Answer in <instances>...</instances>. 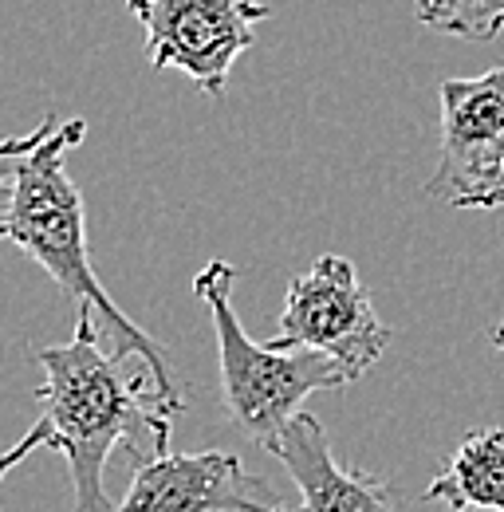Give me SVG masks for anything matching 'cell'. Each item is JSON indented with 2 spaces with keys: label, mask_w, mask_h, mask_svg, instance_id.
<instances>
[{
  "label": "cell",
  "mask_w": 504,
  "mask_h": 512,
  "mask_svg": "<svg viewBox=\"0 0 504 512\" xmlns=\"http://www.w3.org/2000/svg\"><path fill=\"white\" fill-rule=\"evenodd\" d=\"M430 505H449L453 512H504V430H469L461 446L441 461V473L430 481Z\"/></svg>",
  "instance_id": "9"
},
{
  "label": "cell",
  "mask_w": 504,
  "mask_h": 512,
  "mask_svg": "<svg viewBox=\"0 0 504 512\" xmlns=\"http://www.w3.org/2000/svg\"><path fill=\"white\" fill-rule=\"evenodd\" d=\"M83 138H87L83 119H63L32 146V154L24 158V166L16 174V193H12V209H8V221L0 229V241L20 245L60 284L63 296L71 304L95 312V320H99L115 355L146 359L162 406L170 414H182L186 410V402H182L186 394L174 379V367H170L166 351L138 323L126 320L123 308L111 300V292L103 288V280L91 268L83 193L67 174V154Z\"/></svg>",
  "instance_id": "2"
},
{
  "label": "cell",
  "mask_w": 504,
  "mask_h": 512,
  "mask_svg": "<svg viewBox=\"0 0 504 512\" xmlns=\"http://www.w3.org/2000/svg\"><path fill=\"white\" fill-rule=\"evenodd\" d=\"M426 197L449 209H504V64L441 83L438 166Z\"/></svg>",
  "instance_id": "5"
},
{
  "label": "cell",
  "mask_w": 504,
  "mask_h": 512,
  "mask_svg": "<svg viewBox=\"0 0 504 512\" xmlns=\"http://www.w3.org/2000/svg\"><path fill=\"white\" fill-rule=\"evenodd\" d=\"M44 371L40 418L0 461L16 469L32 449H60L71 473V512H115L103 469L115 449L138 465L170 453L174 414L162 406L146 359L115 355L95 312L79 308L75 335L60 347H40Z\"/></svg>",
  "instance_id": "1"
},
{
  "label": "cell",
  "mask_w": 504,
  "mask_h": 512,
  "mask_svg": "<svg viewBox=\"0 0 504 512\" xmlns=\"http://www.w3.org/2000/svg\"><path fill=\"white\" fill-rule=\"evenodd\" d=\"M126 12L146 28V56L158 67H178L221 99L233 64L256 40V24L272 16L264 0H126Z\"/></svg>",
  "instance_id": "6"
},
{
  "label": "cell",
  "mask_w": 504,
  "mask_h": 512,
  "mask_svg": "<svg viewBox=\"0 0 504 512\" xmlns=\"http://www.w3.org/2000/svg\"><path fill=\"white\" fill-rule=\"evenodd\" d=\"M493 347H501V351H504V323L497 327V331H493Z\"/></svg>",
  "instance_id": "12"
},
{
  "label": "cell",
  "mask_w": 504,
  "mask_h": 512,
  "mask_svg": "<svg viewBox=\"0 0 504 512\" xmlns=\"http://www.w3.org/2000/svg\"><path fill=\"white\" fill-rule=\"evenodd\" d=\"M264 449L296 481L304 497L296 512H402L394 489L382 477L335 457L323 422L308 410H300Z\"/></svg>",
  "instance_id": "8"
},
{
  "label": "cell",
  "mask_w": 504,
  "mask_h": 512,
  "mask_svg": "<svg viewBox=\"0 0 504 512\" xmlns=\"http://www.w3.org/2000/svg\"><path fill=\"white\" fill-rule=\"evenodd\" d=\"M115 512H292L225 449L158 453L138 465Z\"/></svg>",
  "instance_id": "7"
},
{
  "label": "cell",
  "mask_w": 504,
  "mask_h": 512,
  "mask_svg": "<svg viewBox=\"0 0 504 512\" xmlns=\"http://www.w3.org/2000/svg\"><path fill=\"white\" fill-rule=\"evenodd\" d=\"M4 473H8V465H4V461H0V481H4Z\"/></svg>",
  "instance_id": "13"
},
{
  "label": "cell",
  "mask_w": 504,
  "mask_h": 512,
  "mask_svg": "<svg viewBox=\"0 0 504 512\" xmlns=\"http://www.w3.org/2000/svg\"><path fill=\"white\" fill-rule=\"evenodd\" d=\"M422 28L457 40H497L504 32V0H414Z\"/></svg>",
  "instance_id": "10"
},
{
  "label": "cell",
  "mask_w": 504,
  "mask_h": 512,
  "mask_svg": "<svg viewBox=\"0 0 504 512\" xmlns=\"http://www.w3.org/2000/svg\"><path fill=\"white\" fill-rule=\"evenodd\" d=\"M56 127V115H48L32 134H20V138H0V229L8 221V209H12V193H16V174L24 166V158L32 154V146Z\"/></svg>",
  "instance_id": "11"
},
{
  "label": "cell",
  "mask_w": 504,
  "mask_h": 512,
  "mask_svg": "<svg viewBox=\"0 0 504 512\" xmlns=\"http://www.w3.org/2000/svg\"><path fill=\"white\" fill-rule=\"evenodd\" d=\"M394 331L378 320L359 268L339 253H323L308 272L292 276L272 347H312L331 355L347 379H363L386 355Z\"/></svg>",
  "instance_id": "4"
},
{
  "label": "cell",
  "mask_w": 504,
  "mask_h": 512,
  "mask_svg": "<svg viewBox=\"0 0 504 512\" xmlns=\"http://www.w3.org/2000/svg\"><path fill=\"white\" fill-rule=\"evenodd\" d=\"M233 284L237 268L229 260H209L193 276L197 300L209 308L213 335H217V359H221V398L225 414L237 422V430L256 446H268L304 406L315 390H335L351 383L347 371L312 347H260L237 320L233 308Z\"/></svg>",
  "instance_id": "3"
}]
</instances>
